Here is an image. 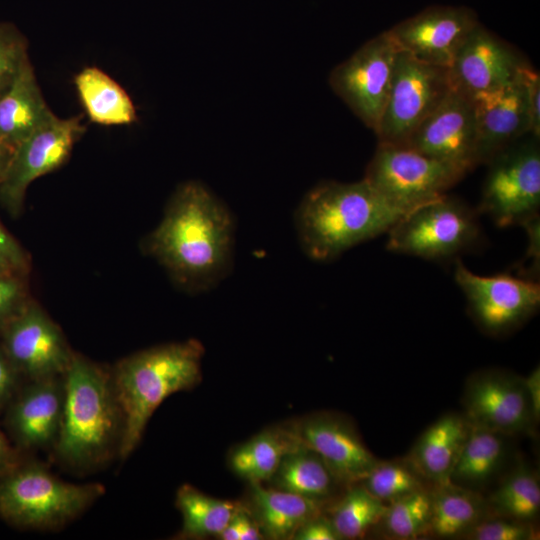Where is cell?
<instances>
[{"instance_id":"6da1fadb","label":"cell","mask_w":540,"mask_h":540,"mask_svg":"<svg viewBox=\"0 0 540 540\" xmlns=\"http://www.w3.org/2000/svg\"><path fill=\"white\" fill-rule=\"evenodd\" d=\"M234 221L228 208L198 181L181 184L149 235L148 252L186 289L215 286L232 262Z\"/></svg>"},{"instance_id":"7a4b0ae2","label":"cell","mask_w":540,"mask_h":540,"mask_svg":"<svg viewBox=\"0 0 540 540\" xmlns=\"http://www.w3.org/2000/svg\"><path fill=\"white\" fill-rule=\"evenodd\" d=\"M405 213L363 178L352 183L317 184L302 198L294 221L306 255L325 262L388 232Z\"/></svg>"},{"instance_id":"3957f363","label":"cell","mask_w":540,"mask_h":540,"mask_svg":"<svg viewBox=\"0 0 540 540\" xmlns=\"http://www.w3.org/2000/svg\"><path fill=\"white\" fill-rule=\"evenodd\" d=\"M63 377L64 404L55 454L74 468L100 465L118 455L123 431L111 371L74 353Z\"/></svg>"},{"instance_id":"277c9868","label":"cell","mask_w":540,"mask_h":540,"mask_svg":"<svg viewBox=\"0 0 540 540\" xmlns=\"http://www.w3.org/2000/svg\"><path fill=\"white\" fill-rule=\"evenodd\" d=\"M203 355L202 344L189 339L134 353L111 370L123 417L120 458L126 459L135 450L151 416L166 398L199 384Z\"/></svg>"},{"instance_id":"5b68a950","label":"cell","mask_w":540,"mask_h":540,"mask_svg":"<svg viewBox=\"0 0 540 540\" xmlns=\"http://www.w3.org/2000/svg\"><path fill=\"white\" fill-rule=\"evenodd\" d=\"M104 492L102 484L68 483L42 463L20 462L0 475V517L18 527L58 528L84 512Z\"/></svg>"},{"instance_id":"8992f818","label":"cell","mask_w":540,"mask_h":540,"mask_svg":"<svg viewBox=\"0 0 540 540\" xmlns=\"http://www.w3.org/2000/svg\"><path fill=\"white\" fill-rule=\"evenodd\" d=\"M477 213L447 194L406 212L387 232L386 247L428 260L455 258L480 239Z\"/></svg>"},{"instance_id":"52a82bcc","label":"cell","mask_w":540,"mask_h":540,"mask_svg":"<svg viewBox=\"0 0 540 540\" xmlns=\"http://www.w3.org/2000/svg\"><path fill=\"white\" fill-rule=\"evenodd\" d=\"M465 174L409 147L378 144L364 179L387 201L408 212L447 194Z\"/></svg>"},{"instance_id":"ba28073f","label":"cell","mask_w":540,"mask_h":540,"mask_svg":"<svg viewBox=\"0 0 540 540\" xmlns=\"http://www.w3.org/2000/svg\"><path fill=\"white\" fill-rule=\"evenodd\" d=\"M487 165L479 212L500 227L521 225L539 214V139L531 136L529 140H517Z\"/></svg>"},{"instance_id":"9c48e42d","label":"cell","mask_w":540,"mask_h":540,"mask_svg":"<svg viewBox=\"0 0 540 540\" xmlns=\"http://www.w3.org/2000/svg\"><path fill=\"white\" fill-rule=\"evenodd\" d=\"M448 68L398 50L379 126L378 144L402 146L451 90Z\"/></svg>"},{"instance_id":"30bf717a","label":"cell","mask_w":540,"mask_h":540,"mask_svg":"<svg viewBox=\"0 0 540 540\" xmlns=\"http://www.w3.org/2000/svg\"><path fill=\"white\" fill-rule=\"evenodd\" d=\"M397 53L386 30L365 42L329 74L333 92L374 133L386 104Z\"/></svg>"},{"instance_id":"8fae6325","label":"cell","mask_w":540,"mask_h":540,"mask_svg":"<svg viewBox=\"0 0 540 540\" xmlns=\"http://www.w3.org/2000/svg\"><path fill=\"white\" fill-rule=\"evenodd\" d=\"M84 131L80 115L60 118L51 112L15 147L0 182V204L11 216L21 213L28 186L64 164Z\"/></svg>"},{"instance_id":"7c38bea8","label":"cell","mask_w":540,"mask_h":540,"mask_svg":"<svg viewBox=\"0 0 540 540\" xmlns=\"http://www.w3.org/2000/svg\"><path fill=\"white\" fill-rule=\"evenodd\" d=\"M0 335L7 356L29 381L63 376L74 356L60 327L32 300Z\"/></svg>"},{"instance_id":"4fadbf2b","label":"cell","mask_w":540,"mask_h":540,"mask_svg":"<svg viewBox=\"0 0 540 540\" xmlns=\"http://www.w3.org/2000/svg\"><path fill=\"white\" fill-rule=\"evenodd\" d=\"M454 278L478 324L488 332L501 333L526 320L540 305L538 281L509 274L481 276L460 259Z\"/></svg>"},{"instance_id":"5bb4252c","label":"cell","mask_w":540,"mask_h":540,"mask_svg":"<svg viewBox=\"0 0 540 540\" xmlns=\"http://www.w3.org/2000/svg\"><path fill=\"white\" fill-rule=\"evenodd\" d=\"M480 23L466 6H430L387 30L398 50L416 60L449 68L458 50Z\"/></svg>"},{"instance_id":"9a60e30c","label":"cell","mask_w":540,"mask_h":540,"mask_svg":"<svg viewBox=\"0 0 540 540\" xmlns=\"http://www.w3.org/2000/svg\"><path fill=\"white\" fill-rule=\"evenodd\" d=\"M464 416L470 424L505 436L531 433L536 422L524 379L501 371H483L467 381Z\"/></svg>"},{"instance_id":"2e32d148","label":"cell","mask_w":540,"mask_h":540,"mask_svg":"<svg viewBox=\"0 0 540 540\" xmlns=\"http://www.w3.org/2000/svg\"><path fill=\"white\" fill-rule=\"evenodd\" d=\"M402 146L450 164L465 173L478 165L471 99L451 89Z\"/></svg>"},{"instance_id":"e0dca14e","label":"cell","mask_w":540,"mask_h":540,"mask_svg":"<svg viewBox=\"0 0 540 540\" xmlns=\"http://www.w3.org/2000/svg\"><path fill=\"white\" fill-rule=\"evenodd\" d=\"M526 63L509 44L479 23L448 68L451 88L471 99L510 83Z\"/></svg>"},{"instance_id":"ac0fdd59","label":"cell","mask_w":540,"mask_h":540,"mask_svg":"<svg viewBox=\"0 0 540 540\" xmlns=\"http://www.w3.org/2000/svg\"><path fill=\"white\" fill-rule=\"evenodd\" d=\"M293 430L303 445L321 457L339 484L360 483L379 461L353 425L340 416L312 415Z\"/></svg>"},{"instance_id":"d6986e66","label":"cell","mask_w":540,"mask_h":540,"mask_svg":"<svg viewBox=\"0 0 540 540\" xmlns=\"http://www.w3.org/2000/svg\"><path fill=\"white\" fill-rule=\"evenodd\" d=\"M63 376L30 380L9 402L6 427L18 449L53 448L63 412Z\"/></svg>"},{"instance_id":"ffe728a7","label":"cell","mask_w":540,"mask_h":540,"mask_svg":"<svg viewBox=\"0 0 540 540\" xmlns=\"http://www.w3.org/2000/svg\"><path fill=\"white\" fill-rule=\"evenodd\" d=\"M471 101L475 115L478 165L487 164L504 148L529 134L521 70L510 83L477 94Z\"/></svg>"},{"instance_id":"44dd1931","label":"cell","mask_w":540,"mask_h":540,"mask_svg":"<svg viewBox=\"0 0 540 540\" xmlns=\"http://www.w3.org/2000/svg\"><path fill=\"white\" fill-rule=\"evenodd\" d=\"M469 428L464 415L447 413L426 428L406 458L434 486L449 483Z\"/></svg>"},{"instance_id":"7402d4cb","label":"cell","mask_w":540,"mask_h":540,"mask_svg":"<svg viewBox=\"0 0 540 540\" xmlns=\"http://www.w3.org/2000/svg\"><path fill=\"white\" fill-rule=\"evenodd\" d=\"M51 112L28 59L0 97V142L14 150Z\"/></svg>"},{"instance_id":"603a6c76","label":"cell","mask_w":540,"mask_h":540,"mask_svg":"<svg viewBox=\"0 0 540 540\" xmlns=\"http://www.w3.org/2000/svg\"><path fill=\"white\" fill-rule=\"evenodd\" d=\"M250 485L254 519L267 538L292 539L305 522L321 514L322 503L262 483Z\"/></svg>"},{"instance_id":"cb8c5ba5","label":"cell","mask_w":540,"mask_h":540,"mask_svg":"<svg viewBox=\"0 0 540 540\" xmlns=\"http://www.w3.org/2000/svg\"><path fill=\"white\" fill-rule=\"evenodd\" d=\"M429 535L439 538L463 536L488 513L487 501L476 491L451 482L430 491Z\"/></svg>"},{"instance_id":"d4e9b609","label":"cell","mask_w":540,"mask_h":540,"mask_svg":"<svg viewBox=\"0 0 540 540\" xmlns=\"http://www.w3.org/2000/svg\"><path fill=\"white\" fill-rule=\"evenodd\" d=\"M75 87L91 121L101 125H128L136 121L130 96L99 68L82 69L75 77Z\"/></svg>"},{"instance_id":"484cf974","label":"cell","mask_w":540,"mask_h":540,"mask_svg":"<svg viewBox=\"0 0 540 540\" xmlns=\"http://www.w3.org/2000/svg\"><path fill=\"white\" fill-rule=\"evenodd\" d=\"M270 480L277 489L319 503L330 498L339 485L321 457L301 442L283 457Z\"/></svg>"},{"instance_id":"4316f807","label":"cell","mask_w":540,"mask_h":540,"mask_svg":"<svg viewBox=\"0 0 540 540\" xmlns=\"http://www.w3.org/2000/svg\"><path fill=\"white\" fill-rule=\"evenodd\" d=\"M505 435L470 424L450 476V482L476 490L498 471L506 452Z\"/></svg>"},{"instance_id":"83f0119b","label":"cell","mask_w":540,"mask_h":540,"mask_svg":"<svg viewBox=\"0 0 540 540\" xmlns=\"http://www.w3.org/2000/svg\"><path fill=\"white\" fill-rule=\"evenodd\" d=\"M299 443L293 429L263 431L232 451L230 467L250 483L269 481L283 457Z\"/></svg>"},{"instance_id":"f1b7e54d","label":"cell","mask_w":540,"mask_h":540,"mask_svg":"<svg viewBox=\"0 0 540 540\" xmlns=\"http://www.w3.org/2000/svg\"><path fill=\"white\" fill-rule=\"evenodd\" d=\"M175 504L182 515L179 538L218 536L240 506L206 495L190 484L179 487Z\"/></svg>"},{"instance_id":"f546056e","label":"cell","mask_w":540,"mask_h":540,"mask_svg":"<svg viewBox=\"0 0 540 540\" xmlns=\"http://www.w3.org/2000/svg\"><path fill=\"white\" fill-rule=\"evenodd\" d=\"M494 515L523 522H532L540 511V482L536 471L519 465L487 501Z\"/></svg>"},{"instance_id":"4dcf8cb0","label":"cell","mask_w":540,"mask_h":540,"mask_svg":"<svg viewBox=\"0 0 540 540\" xmlns=\"http://www.w3.org/2000/svg\"><path fill=\"white\" fill-rule=\"evenodd\" d=\"M386 510V503L354 484L333 507L330 520L341 539H359L380 523Z\"/></svg>"},{"instance_id":"1f68e13d","label":"cell","mask_w":540,"mask_h":540,"mask_svg":"<svg viewBox=\"0 0 540 540\" xmlns=\"http://www.w3.org/2000/svg\"><path fill=\"white\" fill-rule=\"evenodd\" d=\"M430 519V491L422 489L388 503L379 524L391 538L410 540L429 535Z\"/></svg>"},{"instance_id":"d6a6232c","label":"cell","mask_w":540,"mask_h":540,"mask_svg":"<svg viewBox=\"0 0 540 540\" xmlns=\"http://www.w3.org/2000/svg\"><path fill=\"white\" fill-rule=\"evenodd\" d=\"M426 480L405 459L378 461L361 485L376 498L388 504L405 495L425 489Z\"/></svg>"},{"instance_id":"836d02e7","label":"cell","mask_w":540,"mask_h":540,"mask_svg":"<svg viewBox=\"0 0 540 540\" xmlns=\"http://www.w3.org/2000/svg\"><path fill=\"white\" fill-rule=\"evenodd\" d=\"M28 44L21 31L10 22H0V97L10 88L29 59Z\"/></svg>"},{"instance_id":"e575fe53","label":"cell","mask_w":540,"mask_h":540,"mask_svg":"<svg viewBox=\"0 0 540 540\" xmlns=\"http://www.w3.org/2000/svg\"><path fill=\"white\" fill-rule=\"evenodd\" d=\"M531 522L501 516H486L464 538L472 540H532L538 538Z\"/></svg>"},{"instance_id":"d590c367","label":"cell","mask_w":540,"mask_h":540,"mask_svg":"<svg viewBox=\"0 0 540 540\" xmlns=\"http://www.w3.org/2000/svg\"><path fill=\"white\" fill-rule=\"evenodd\" d=\"M25 279L0 275V333L30 300Z\"/></svg>"},{"instance_id":"8d00e7d4","label":"cell","mask_w":540,"mask_h":540,"mask_svg":"<svg viewBox=\"0 0 540 540\" xmlns=\"http://www.w3.org/2000/svg\"><path fill=\"white\" fill-rule=\"evenodd\" d=\"M28 255L0 221V275L26 277Z\"/></svg>"},{"instance_id":"74e56055","label":"cell","mask_w":540,"mask_h":540,"mask_svg":"<svg viewBox=\"0 0 540 540\" xmlns=\"http://www.w3.org/2000/svg\"><path fill=\"white\" fill-rule=\"evenodd\" d=\"M529 116V134L540 137V74L526 63L521 69Z\"/></svg>"},{"instance_id":"f35d334b","label":"cell","mask_w":540,"mask_h":540,"mask_svg":"<svg viewBox=\"0 0 540 540\" xmlns=\"http://www.w3.org/2000/svg\"><path fill=\"white\" fill-rule=\"evenodd\" d=\"M528 235V247L519 272L522 277L536 280L540 270V219L539 214L521 224Z\"/></svg>"},{"instance_id":"ab89813d","label":"cell","mask_w":540,"mask_h":540,"mask_svg":"<svg viewBox=\"0 0 540 540\" xmlns=\"http://www.w3.org/2000/svg\"><path fill=\"white\" fill-rule=\"evenodd\" d=\"M294 540H341L330 518L319 514L305 522L294 534Z\"/></svg>"},{"instance_id":"60d3db41","label":"cell","mask_w":540,"mask_h":540,"mask_svg":"<svg viewBox=\"0 0 540 540\" xmlns=\"http://www.w3.org/2000/svg\"><path fill=\"white\" fill-rule=\"evenodd\" d=\"M21 375L0 344V408L16 395Z\"/></svg>"},{"instance_id":"b9f144b4","label":"cell","mask_w":540,"mask_h":540,"mask_svg":"<svg viewBox=\"0 0 540 540\" xmlns=\"http://www.w3.org/2000/svg\"><path fill=\"white\" fill-rule=\"evenodd\" d=\"M524 384L530 400L533 417L536 423L540 418V369L537 366L526 378Z\"/></svg>"},{"instance_id":"7bdbcfd3","label":"cell","mask_w":540,"mask_h":540,"mask_svg":"<svg viewBox=\"0 0 540 540\" xmlns=\"http://www.w3.org/2000/svg\"><path fill=\"white\" fill-rule=\"evenodd\" d=\"M20 462L17 449L12 447L10 440L0 429V475L11 470Z\"/></svg>"},{"instance_id":"ee69618b","label":"cell","mask_w":540,"mask_h":540,"mask_svg":"<svg viewBox=\"0 0 540 540\" xmlns=\"http://www.w3.org/2000/svg\"><path fill=\"white\" fill-rule=\"evenodd\" d=\"M263 538L260 528L248 511L241 508V540H259Z\"/></svg>"},{"instance_id":"f6af8a7d","label":"cell","mask_w":540,"mask_h":540,"mask_svg":"<svg viewBox=\"0 0 540 540\" xmlns=\"http://www.w3.org/2000/svg\"><path fill=\"white\" fill-rule=\"evenodd\" d=\"M241 506L237 509L232 519L218 535L222 540H241Z\"/></svg>"},{"instance_id":"bcb514c9","label":"cell","mask_w":540,"mask_h":540,"mask_svg":"<svg viewBox=\"0 0 540 540\" xmlns=\"http://www.w3.org/2000/svg\"><path fill=\"white\" fill-rule=\"evenodd\" d=\"M12 151L13 150L0 142V182L10 161Z\"/></svg>"}]
</instances>
